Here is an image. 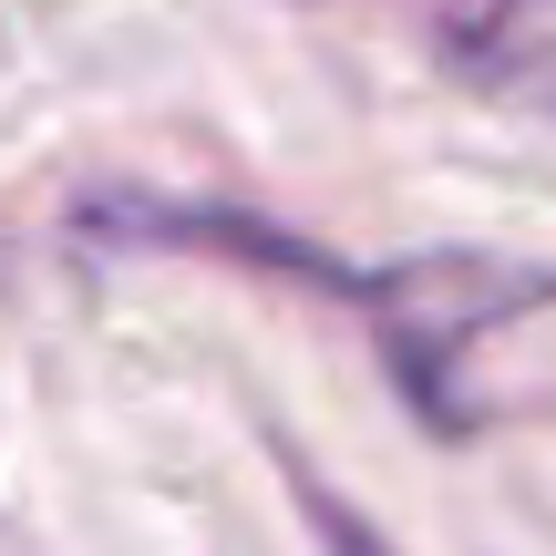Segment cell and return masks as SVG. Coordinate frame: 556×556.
I'll list each match as a JSON object with an SVG mask.
<instances>
[{"instance_id": "cell-1", "label": "cell", "mask_w": 556, "mask_h": 556, "mask_svg": "<svg viewBox=\"0 0 556 556\" xmlns=\"http://www.w3.org/2000/svg\"><path fill=\"white\" fill-rule=\"evenodd\" d=\"M464 62L495 93L556 114V0H475L464 11Z\"/></svg>"}]
</instances>
